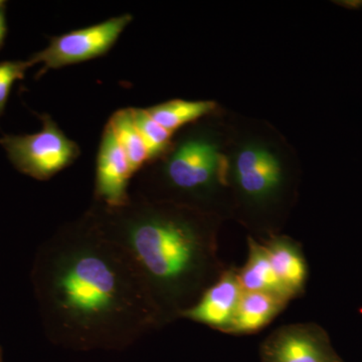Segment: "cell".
I'll list each match as a JSON object with an SVG mask.
<instances>
[{"mask_svg": "<svg viewBox=\"0 0 362 362\" xmlns=\"http://www.w3.org/2000/svg\"><path fill=\"white\" fill-rule=\"evenodd\" d=\"M4 1H1V0H0V11H1V7L4 6Z\"/></svg>", "mask_w": 362, "mask_h": 362, "instance_id": "19", "label": "cell"}, {"mask_svg": "<svg viewBox=\"0 0 362 362\" xmlns=\"http://www.w3.org/2000/svg\"><path fill=\"white\" fill-rule=\"evenodd\" d=\"M6 32V18H4V14L2 13V11H0V44H1L2 40H4Z\"/></svg>", "mask_w": 362, "mask_h": 362, "instance_id": "17", "label": "cell"}, {"mask_svg": "<svg viewBox=\"0 0 362 362\" xmlns=\"http://www.w3.org/2000/svg\"><path fill=\"white\" fill-rule=\"evenodd\" d=\"M237 272L243 291L271 293L291 301L279 284L263 242L247 238V261Z\"/></svg>", "mask_w": 362, "mask_h": 362, "instance_id": "12", "label": "cell"}, {"mask_svg": "<svg viewBox=\"0 0 362 362\" xmlns=\"http://www.w3.org/2000/svg\"><path fill=\"white\" fill-rule=\"evenodd\" d=\"M214 109L213 102L173 100L146 110L157 123L173 134L182 126L207 115Z\"/></svg>", "mask_w": 362, "mask_h": 362, "instance_id": "14", "label": "cell"}, {"mask_svg": "<svg viewBox=\"0 0 362 362\" xmlns=\"http://www.w3.org/2000/svg\"><path fill=\"white\" fill-rule=\"evenodd\" d=\"M0 362H1V352H0Z\"/></svg>", "mask_w": 362, "mask_h": 362, "instance_id": "20", "label": "cell"}, {"mask_svg": "<svg viewBox=\"0 0 362 362\" xmlns=\"http://www.w3.org/2000/svg\"><path fill=\"white\" fill-rule=\"evenodd\" d=\"M135 175L125 152L107 124L97 158L95 192L98 201L109 209L129 204V183Z\"/></svg>", "mask_w": 362, "mask_h": 362, "instance_id": "7", "label": "cell"}, {"mask_svg": "<svg viewBox=\"0 0 362 362\" xmlns=\"http://www.w3.org/2000/svg\"><path fill=\"white\" fill-rule=\"evenodd\" d=\"M289 303V300L271 293L244 292L226 334L250 335L259 332Z\"/></svg>", "mask_w": 362, "mask_h": 362, "instance_id": "11", "label": "cell"}, {"mask_svg": "<svg viewBox=\"0 0 362 362\" xmlns=\"http://www.w3.org/2000/svg\"><path fill=\"white\" fill-rule=\"evenodd\" d=\"M35 279L47 337L59 346L122 350L163 327L127 255L90 214L42 247Z\"/></svg>", "mask_w": 362, "mask_h": 362, "instance_id": "1", "label": "cell"}, {"mask_svg": "<svg viewBox=\"0 0 362 362\" xmlns=\"http://www.w3.org/2000/svg\"><path fill=\"white\" fill-rule=\"evenodd\" d=\"M1 144L21 171L45 180L71 165L80 148L49 116L42 117V129L35 134L6 136Z\"/></svg>", "mask_w": 362, "mask_h": 362, "instance_id": "3", "label": "cell"}, {"mask_svg": "<svg viewBox=\"0 0 362 362\" xmlns=\"http://www.w3.org/2000/svg\"><path fill=\"white\" fill-rule=\"evenodd\" d=\"M233 177L245 199L263 204L273 199L282 187L283 169L270 152L258 147H247L238 154Z\"/></svg>", "mask_w": 362, "mask_h": 362, "instance_id": "9", "label": "cell"}, {"mask_svg": "<svg viewBox=\"0 0 362 362\" xmlns=\"http://www.w3.org/2000/svg\"><path fill=\"white\" fill-rule=\"evenodd\" d=\"M243 293L237 269H225L202 293L197 303L181 314L180 319L204 324L226 333L232 325Z\"/></svg>", "mask_w": 362, "mask_h": 362, "instance_id": "8", "label": "cell"}, {"mask_svg": "<svg viewBox=\"0 0 362 362\" xmlns=\"http://www.w3.org/2000/svg\"><path fill=\"white\" fill-rule=\"evenodd\" d=\"M132 21L130 14L52 37L49 47L30 59V65L42 64L44 70L75 65L103 56L113 47L126 26Z\"/></svg>", "mask_w": 362, "mask_h": 362, "instance_id": "4", "label": "cell"}, {"mask_svg": "<svg viewBox=\"0 0 362 362\" xmlns=\"http://www.w3.org/2000/svg\"><path fill=\"white\" fill-rule=\"evenodd\" d=\"M8 65L9 62H6V63L0 64V80H1V78L4 77V74H6L7 68H8Z\"/></svg>", "mask_w": 362, "mask_h": 362, "instance_id": "18", "label": "cell"}, {"mask_svg": "<svg viewBox=\"0 0 362 362\" xmlns=\"http://www.w3.org/2000/svg\"><path fill=\"white\" fill-rule=\"evenodd\" d=\"M274 274L290 300L301 296L308 281V264L301 245L288 235L271 233L263 242Z\"/></svg>", "mask_w": 362, "mask_h": 362, "instance_id": "10", "label": "cell"}, {"mask_svg": "<svg viewBox=\"0 0 362 362\" xmlns=\"http://www.w3.org/2000/svg\"><path fill=\"white\" fill-rule=\"evenodd\" d=\"M90 214L127 255L162 326L180 319L225 270L213 226L194 209L131 199Z\"/></svg>", "mask_w": 362, "mask_h": 362, "instance_id": "2", "label": "cell"}, {"mask_svg": "<svg viewBox=\"0 0 362 362\" xmlns=\"http://www.w3.org/2000/svg\"><path fill=\"white\" fill-rule=\"evenodd\" d=\"M261 362H344L327 331L314 322L288 324L259 346Z\"/></svg>", "mask_w": 362, "mask_h": 362, "instance_id": "6", "label": "cell"}, {"mask_svg": "<svg viewBox=\"0 0 362 362\" xmlns=\"http://www.w3.org/2000/svg\"><path fill=\"white\" fill-rule=\"evenodd\" d=\"M132 112L136 126L148 146L152 158L159 156L168 148L173 133L157 123L146 109L132 108Z\"/></svg>", "mask_w": 362, "mask_h": 362, "instance_id": "15", "label": "cell"}, {"mask_svg": "<svg viewBox=\"0 0 362 362\" xmlns=\"http://www.w3.org/2000/svg\"><path fill=\"white\" fill-rule=\"evenodd\" d=\"M108 125L113 130L135 173L151 160L148 146L136 126L132 108L117 111L111 117Z\"/></svg>", "mask_w": 362, "mask_h": 362, "instance_id": "13", "label": "cell"}, {"mask_svg": "<svg viewBox=\"0 0 362 362\" xmlns=\"http://www.w3.org/2000/svg\"><path fill=\"white\" fill-rule=\"evenodd\" d=\"M164 173L173 189L182 194H202L225 181V158L211 142L189 140L173 153Z\"/></svg>", "mask_w": 362, "mask_h": 362, "instance_id": "5", "label": "cell"}, {"mask_svg": "<svg viewBox=\"0 0 362 362\" xmlns=\"http://www.w3.org/2000/svg\"><path fill=\"white\" fill-rule=\"evenodd\" d=\"M30 62L21 63V62H9L8 68L4 74V77L0 80V113L4 110V105L11 92V86L18 78L23 77V74L28 66H30Z\"/></svg>", "mask_w": 362, "mask_h": 362, "instance_id": "16", "label": "cell"}]
</instances>
